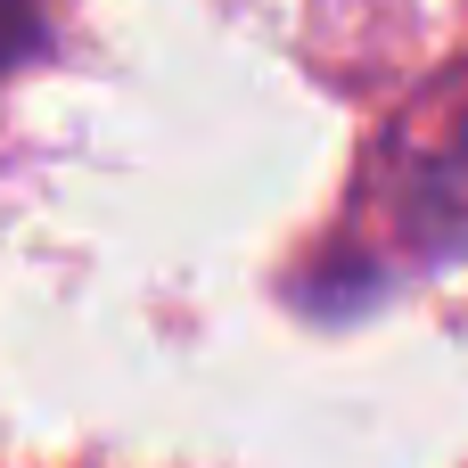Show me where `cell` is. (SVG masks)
Segmentation results:
<instances>
[{
  "label": "cell",
  "mask_w": 468,
  "mask_h": 468,
  "mask_svg": "<svg viewBox=\"0 0 468 468\" xmlns=\"http://www.w3.org/2000/svg\"><path fill=\"white\" fill-rule=\"evenodd\" d=\"M25 8H33V0H0V58L16 49V33H25Z\"/></svg>",
  "instance_id": "obj_1"
}]
</instances>
